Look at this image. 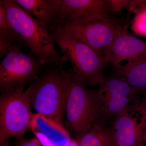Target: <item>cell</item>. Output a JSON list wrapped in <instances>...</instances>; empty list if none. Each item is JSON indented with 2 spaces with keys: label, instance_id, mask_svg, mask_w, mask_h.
Wrapping results in <instances>:
<instances>
[{
  "label": "cell",
  "instance_id": "obj_18",
  "mask_svg": "<svg viewBox=\"0 0 146 146\" xmlns=\"http://www.w3.org/2000/svg\"><path fill=\"white\" fill-rule=\"evenodd\" d=\"M11 28L6 11L3 3L0 1V29H9Z\"/></svg>",
  "mask_w": 146,
  "mask_h": 146
},
{
  "label": "cell",
  "instance_id": "obj_11",
  "mask_svg": "<svg viewBox=\"0 0 146 146\" xmlns=\"http://www.w3.org/2000/svg\"><path fill=\"white\" fill-rule=\"evenodd\" d=\"M104 59L107 64L113 67L121 61L146 58V42L138 39L123 27L104 54Z\"/></svg>",
  "mask_w": 146,
  "mask_h": 146
},
{
  "label": "cell",
  "instance_id": "obj_15",
  "mask_svg": "<svg viewBox=\"0 0 146 146\" xmlns=\"http://www.w3.org/2000/svg\"><path fill=\"white\" fill-rule=\"evenodd\" d=\"M76 139L80 146H112L108 129L96 123L83 136Z\"/></svg>",
  "mask_w": 146,
  "mask_h": 146
},
{
  "label": "cell",
  "instance_id": "obj_24",
  "mask_svg": "<svg viewBox=\"0 0 146 146\" xmlns=\"http://www.w3.org/2000/svg\"><path fill=\"white\" fill-rule=\"evenodd\" d=\"M145 137H146V132H145Z\"/></svg>",
  "mask_w": 146,
  "mask_h": 146
},
{
  "label": "cell",
  "instance_id": "obj_22",
  "mask_svg": "<svg viewBox=\"0 0 146 146\" xmlns=\"http://www.w3.org/2000/svg\"><path fill=\"white\" fill-rule=\"evenodd\" d=\"M133 146H146V138Z\"/></svg>",
  "mask_w": 146,
  "mask_h": 146
},
{
  "label": "cell",
  "instance_id": "obj_16",
  "mask_svg": "<svg viewBox=\"0 0 146 146\" xmlns=\"http://www.w3.org/2000/svg\"><path fill=\"white\" fill-rule=\"evenodd\" d=\"M15 47L23 48L28 46L23 38L13 29H0V58L5 56Z\"/></svg>",
  "mask_w": 146,
  "mask_h": 146
},
{
  "label": "cell",
  "instance_id": "obj_5",
  "mask_svg": "<svg viewBox=\"0 0 146 146\" xmlns=\"http://www.w3.org/2000/svg\"><path fill=\"white\" fill-rule=\"evenodd\" d=\"M31 86L1 94L0 97V146L12 137H23L34 114L31 110Z\"/></svg>",
  "mask_w": 146,
  "mask_h": 146
},
{
  "label": "cell",
  "instance_id": "obj_12",
  "mask_svg": "<svg viewBox=\"0 0 146 146\" xmlns=\"http://www.w3.org/2000/svg\"><path fill=\"white\" fill-rule=\"evenodd\" d=\"M28 129L42 146H68L72 140L65 127L38 113L33 115Z\"/></svg>",
  "mask_w": 146,
  "mask_h": 146
},
{
  "label": "cell",
  "instance_id": "obj_17",
  "mask_svg": "<svg viewBox=\"0 0 146 146\" xmlns=\"http://www.w3.org/2000/svg\"><path fill=\"white\" fill-rule=\"evenodd\" d=\"M139 6L140 9L134 19L133 29L136 33L146 36V4Z\"/></svg>",
  "mask_w": 146,
  "mask_h": 146
},
{
  "label": "cell",
  "instance_id": "obj_20",
  "mask_svg": "<svg viewBox=\"0 0 146 146\" xmlns=\"http://www.w3.org/2000/svg\"><path fill=\"white\" fill-rule=\"evenodd\" d=\"M111 10L113 11H119L121 9L126 5L128 3V1H108Z\"/></svg>",
  "mask_w": 146,
  "mask_h": 146
},
{
  "label": "cell",
  "instance_id": "obj_9",
  "mask_svg": "<svg viewBox=\"0 0 146 146\" xmlns=\"http://www.w3.org/2000/svg\"><path fill=\"white\" fill-rule=\"evenodd\" d=\"M98 90L101 115L108 117L116 115L128 106L141 102L145 97L138 98L142 94L133 88L122 77L117 75L106 79Z\"/></svg>",
  "mask_w": 146,
  "mask_h": 146
},
{
  "label": "cell",
  "instance_id": "obj_21",
  "mask_svg": "<svg viewBox=\"0 0 146 146\" xmlns=\"http://www.w3.org/2000/svg\"><path fill=\"white\" fill-rule=\"evenodd\" d=\"M68 146H80L79 142L77 139H72L70 143Z\"/></svg>",
  "mask_w": 146,
  "mask_h": 146
},
{
  "label": "cell",
  "instance_id": "obj_13",
  "mask_svg": "<svg viewBox=\"0 0 146 146\" xmlns=\"http://www.w3.org/2000/svg\"><path fill=\"white\" fill-rule=\"evenodd\" d=\"M15 1L29 13L34 16L49 31L56 26L61 13V0Z\"/></svg>",
  "mask_w": 146,
  "mask_h": 146
},
{
  "label": "cell",
  "instance_id": "obj_2",
  "mask_svg": "<svg viewBox=\"0 0 146 146\" xmlns=\"http://www.w3.org/2000/svg\"><path fill=\"white\" fill-rule=\"evenodd\" d=\"M72 70L48 65L40 77L30 84L31 107L36 113L54 120L65 127L66 102Z\"/></svg>",
  "mask_w": 146,
  "mask_h": 146
},
{
  "label": "cell",
  "instance_id": "obj_10",
  "mask_svg": "<svg viewBox=\"0 0 146 146\" xmlns=\"http://www.w3.org/2000/svg\"><path fill=\"white\" fill-rule=\"evenodd\" d=\"M61 3L60 18L56 27L67 22L84 23L112 18V11L108 1L61 0Z\"/></svg>",
  "mask_w": 146,
  "mask_h": 146
},
{
  "label": "cell",
  "instance_id": "obj_1",
  "mask_svg": "<svg viewBox=\"0 0 146 146\" xmlns=\"http://www.w3.org/2000/svg\"><path fill=\"white\" fill-rule=\"evenodd\" d=\"M11 28L26 43L31 53L45 65L63 68L68 59L56 48L51 35L42 23L34 18L15 0H1Z\"/></svg>",
  "mask_w": 146,
  "mask_h": 146
},
{
  "label": "cell",
  "instance_id": "obj_8",
  "mask_svg": "<svg viewBox=\"0 0 146 146\" xmlns=\"http://www.w3.org/2000/svg\"><path fill=\"white\" fill-rule=\"evenodd\" d=\"M108 130L112 146H133L146 138V97L115 115Z\"/></svg>",
  "mask_w": 146,
  "mask_h": 146
},
{
  "label": "cell",
  "instance_id": "obj_6",
  "mask_svg": "<svg viewBox=\"0 0 146 146\" xmlns=\"http://www.w3.org/2000/svg\"><path fill=\"white\" fill-rule=\"evenodd\" d=\"M45 65L32 54H26L15 47L5 56L0 64V91L1 94L23 90L36 81Z\"/></svg>",
  "mask_w": 146,
  "mask_h": 146
},
{
  "label": "cell",
  "instance_id": "obj_3",
  "mask_svg": "<svg viewBox=\"0 0 146 146\" xmlns=\"http://www.w3.org/2000/svg\"><path fill=\"white\" fill-rule=\"evenodd\" d=\"M65 108V127L78 139L91 128L101 115L98 91L87 89V84L72 70Z\"/></svg>",
  "mask_w": 146,
  "mask_h": 146
},
{
  "label": "cell",
  "instance_id": "obj_23",
  "mask_svg": "<svg viewBox=\"0 0 146 146\" xmlns=\"http://www.w3.org/2000/svg\"><path fill=\"white\" fill-rule=\"evenodd\" d=\"M2 146H11L10 143H9V142H8V143H6L5 144L3 145Z\"/></svg>",
  "mask_w": 146,
  "mask_h": 146
},
{
  "label": "cell",
  "instance_id": "obj_19",
  "mask_svg": "<svg viewBox=\"0 0 146 146\" xmlns=\"http://www.w3.org/2000/svg\"><path fill=\"white\" fill-rule=\"evenodd\" d=\"M15 146H42L39 140L35 136L31 138L24 137L16 138Z\"/></svg>",
  "mask_w": 146,
  "mask_h": 146
},
{
  "label": "cell",
  "instance_id": "obj_7",
  "mask_svg": "<svg viewBox=\"0 0 146 146\" xmlns=\"http://www.w3.org/2000/svg\"><path fill=\"white\" fill-rule=\"evenodd\" d=\"M123 27L117 19L111 18L84 23H62L54 29H59L74 36L103 57L106 50Z\"/></svg>",
  "mask_w": 146,
  "mask_h": 146
},
{
  "label": "cell",
  "instance_id": "obj_14",
  "mask_svg": "<svg viewBox=\"0 0 146 146\" xmlns=\"http://www.w3.org/2000/svg\"><path fill=\"white\" fill-rule=\"evenodd\" d=\"M117 75L122 77L134 89L146 91V58L128 61L124 65L114 66Z\"/></svg>",
  "mask_w": 146,
  "mask_h": 146
},
{
  "label": "cell",
  "instance_id": "obj_4",
  "mask_svg": "<svg viewBox=\"0 0 146 146\" xmlns=\"http://www.w3.org/2000/svg\"><path fill=\"white\" fill-rule=\"evenodd\" d=\"M60 50L70 61L73 72L88 86H94L105 81L104 71L107 64L104 58L88 45L59 29L50 32Z\"/></svg>",
  "mask_w": 146,
  "mask_h": 146
}]
</instances>
